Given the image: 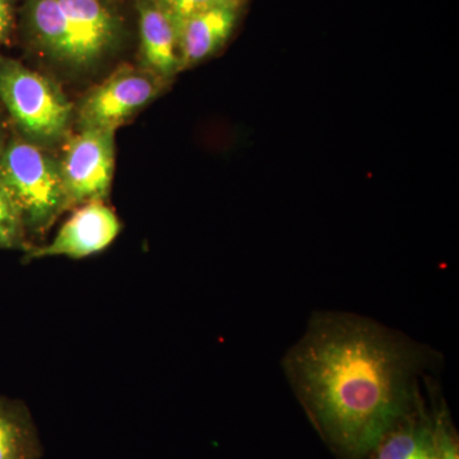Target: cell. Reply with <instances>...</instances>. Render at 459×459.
I'll return each instance as SVG.
<instances>
[{
  "mask_svg": "<svg viewBox=\"0 0 459 459\" xmlns=\"http://www.w3.org/2000/svg\"><path fill=\"white\" fill-rule=\"evenodd\" d=\"M433 353L355 314H314L282 367L320 437L341 459H369L421 401L418 377Z\"/></svg>",
  "mask_w": 459,
  "mask_h": 459,
  "instance_id": "cell-1",
  "label": "cell"
},
{
  "mask_svg": "<svg viewBox=\"0 0 459 459\" xmlns=\"http://www.w3.org/2000/svg\"><path fill=\"white\" fill-rule=\"evenodd\" d=\"M40 435L25 402L0 395V459H41Z\"/></svg>",
  "mask_w": 459,
  "mask_h": 459,
  "instance_id": "cell-11",
  "label": "cell"
},
{
  "mask_svg": "<svg viewBox=\"0 0 459 459\" xmlns=\"http://www.w3.org/2000/svg\"><path fill=\"white\" fill-rule=\"evenodd\" d=\"M68 210L105 201L115 170V131L80 128L63 143L59 157Z\"/></svg>",
  "mask_w": 459,
  "mask_h": 459,
  "instance_id": "cell-6",
  "label": "cell"
},
{
  "mask_svg": "<svg viewBox=\"0 0 459 459\" xmlns=\"http://www.w3.org/2000/svg\"><path fill=\"white\" fill-rule=\"evenodd\" d=\"M0 102L16 135L53 150L71 135L74 108L59 84L0 53Z\"/></svg>",
  "mask_w": 459,
  "mask_h": 459,
  "instance_id": "cell-4",
  "label": "cell"
},
{
  "mask_svg": "<svg viewBox=\"0 0 459 459\" xmlns=\"http://www.w3.org/2000/svg\"><path fill=\"white\" fill-rule=\"evenodd\" d=\"M7 131H5L4 123L0 119V153H2L3 148H4L5 143L8 141Z\"/></svg>",
  "mask_w": 459,
  "mask_h": 459,
  "instance_id": "cell-15",
  "label": "cell"
},
{
  "mask_svg": "<svg viewBox=\"0 0 459 459\" xmlns=\"http://www.w3.org/2000/svg\"><path fill=\"white\" fill-rule=\"evenodd\" d=\"M30 247L31 243L16 205L0 189V250H22L25 255Z\"/></svg>",
  "mask_w": 459,
  "mask_h": 459,
  "instance_id": "cell-12",
  "label": "cell"
},
{
  "mask_svg": "<svg viewBox=\"0 0 459 459\" xmlns=\"http://www.w3.org/2000/svg\"><path fill=\"white\" fill-rule=\"evenodd\" d=\"M17 30L33 56L74 77L108 65L129 39L122 0H21Z\"/></svg>",
  "mask_w": 459,
  "mask_h": 459,
  "instance_id": "cell-2",
  "label": "cell"
},
{
  "mask_svg": "<svg viewBox=\"0 0 459 459\" xmlns=\"http://www.w3.org/2000/svg\"><path fill=\"white\" fill-rule=\"evenodd\" d=\"M141 68L166 83L180 74L179 36L174 20L153 0H134Z\"/></svg>",
  "mask_w": 459,
  "mask_h": 459,
  "instance_id": "cell-8",
  "label": "cell"
},
{
  "mask_svg": "<svg viewBox=\"0 0 459 459\" xmlns=\"http://www.w3.org/2000/svg\"><path fill=\"white\" fill-rule=\"evenodd\" d=\"M369 459H439L434 419L422 401L382 437Z\"/></svg>",
  "mask_w": 459,
  "mask_h": 459,
  "instance_id": "cell-10",
  "label": "cell"
},
{
  "mask_svg": "<svg viewBox=\"0 0 459 459\" xmlns=\"http://www.w3.org/2000/svg\"><path fill=\"white\" fill-rule=\"evenodd\" d=\"M166 84L140 65L117 66L107 80L92 87L81 100L75 114L78 126L117 132L159 98Z\"/></svg>",
  "mask_w": 459,
  "mask_h": 459,
  "instance_id": "cell-5",
  "label": "cell"
},
{
  "mask_svg": "<svg viewBox=\"0 0 459 459\" xmlns=\"http://www.w3.org/2000/svg\"><path fill=\"white\" fill-rule=\"evenodd\" d=\"M241 8L220 7L177 21L180 72L210 59L225 47L234 32Z\"/></svg>",
  "mask_w": 459,
  "mask_h": 459,
  "instance_id": "cell-9",
  "label": "cell"
},
{
  "mask_svg": "<svg viewBox=\"0 0 459 459\" xmlns=\"http://www.w3.org/2000/svg\"><path fill=\"white\" fill-rule=\"evenodd\" d=\"M122 231V222L105 201H93L75 207L74 213L57 230L48 244L33 246L25 253V261L65 256L83 259L107 250Z\"/></svg>",
  "mask_w": 459,
  "mask_h": 459,
  "instance_id": "cell-7",
  "label": "cell"
},
{
  "mask_svg": "<svg viewBox=\"0 0 459 459\" xmlns=\"http://www.w3.org/2000/svg\"><path fill=\"white\" fill-rule=\"evenodd\" d=\"M17 30V9L14 0H0V47L11 40Z\"/></svg>",
  "mask_w": 459,
  "mask_h": 459,
  "instance_id": "cell-14",
  "label": "cell"
},
{
  "mask_svg": "<svg viewBox=\"0 0 459 459\" xmlns=\"http://www.w3.org/2000/svg\"><path fill=\"white\" fill-rule=\"evenodd\" d=\"M153 2L177 22L213 8H241L244 0H153Z\"/></svg>",
  "mask_w": 459,
  "mask_h": 459,
  "instance_id": "cell-13",
  "label": "cell"
},
{
  "mask_svg": "<svg viewBox=\"0 0 459 459\" xmlns=\"http://www.w3.org/2000/svg\"><path fill=\"white\" fill-rule=\"evenodd\" d=\"M0 189L16 205L31 247L68 211L59 157L16 134L0 153Z\"/></svg>",
  "mask_w": 459,
  "mask_h": 459,
  "instance_id": "cell-3",
  "label": "cell"
}]
</instances>
